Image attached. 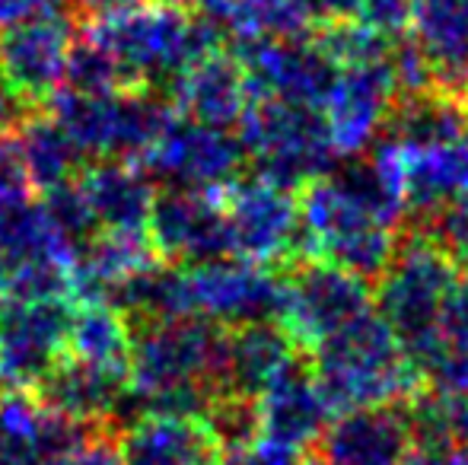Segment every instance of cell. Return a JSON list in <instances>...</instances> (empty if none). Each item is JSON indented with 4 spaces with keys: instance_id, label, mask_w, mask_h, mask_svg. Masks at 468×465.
<instances>
[{
    "instance_id": "f35d334b",
    "label": "cell",
    "mask_w": 468,
    "mask_h": 465,
    "mask_svg": "<svg viewBox=\"0 0 468 465\" xmlns=\"http://www.w3.org/2000/svg\"><path fill=\"white\" fill-rule=\"evenodd\" d=\"M315 16H325L328 23H341V19H357L364 10V0H313Z\"/></svg>"
},
{
    "instance_id": "6da1fadb",
    "label": "cell",
    "mask_w": 468,
    "mask_h": 465,
    "mask_svg": "<svg viewBox=\"0 0 468 465\" xmlns=\"http://www.w3.org/2000/svg\"><path fill=\"white\" fill-rule=\"evenodd\" d=\"M303 248L357 278H379L399 246L405 214L399 175L382 150L367 163L328 169L300 188Z\"/></svg>"
},
{
    "instance_id": "d6986e66",
    "label": "cell",
    "mask_w": 468,
    "mask_h": 465,
    "mask_svg": "<svg viewBox=\"0 0 468 465\" xmlns=\"http://www.w3.org/2000/svg\"><path fill=\"white\" fill-rule=\"evenodd\" d=\"M418 447L411 405H373L341 411L319 437L328 465H405Z\"/></svg>"
},
{
    "instance_id": "e0dca14e",
    "label": "cell",
    "mask_w": 468,
    "mask_h": 465,
    "mask_svg": "<svg viewBox=\"0 0 468 465\" xmlns=\"http://www.w3.org/2000/svg\"><path fill=\"white\" fill-rule=\"evenodd\" d=\"M379 150L399 175L405 211L414 214V224L468 195V131L427 141L388 137Z\"/></svg>"
},
{
    "instance_id": "b9f144b4",
    "label": "cell",
    "mask_w": 468,
    "mask_h": 465,
    "mask_svg": "<svg viewBox=\"0 0 468 465\" xmlns=\"http://www.w3.org/2000/svg\"><path fill=\"white\" fill-rule=\"evenodd\" d=\"M463 93H465V96H463V102H465V109H468V87L463 90Z\"/></svg>"
},
{
    "instance_id": "d6a6232c",
    "label": "cell",
    "mask_w": 468,
    "mask_h": 465,
    "mask_svg": "<svg viewBox=\"0 0 468 465\" xmlns=\"http://www.w3.org/2000/svg\"><path fill=\"white\" fill-rule=\"evenodd\" d=\"M32 195H36V185H32L16 134H0V207L23 205Z\"/></svg>"
},
{
    "instance_id": "7a4b0ae2",
    "label": "cell",
    "mask_w": 468,
    "mask_h": 465,
    "mask_svg": "<svg viewBox=\"0 0 468 465\" xmlns=\"http://www.w3.org/2000/svg\"><path fill=\"white\" fill-rule=\"evenodd\" d=\"M223 342L227 329L195 316L134 325L128 398L141 402L144 411H214Z\"/></svg>"
},
{
    "instance_id": "52a82bcc",
    "label": "cell",
    "mask_w": 468,
    "mask_h": 465,
    "mask_svg": "<svg viewBox=\"0 0 468 465\" xmlns=\"http://www.w3.org/2000/svg\"><path fill=\"white\" fill-rule=\"evenodd\" d=\"M456 284L459 268L437 242L418 230H408L405 239H399L392 259L379 274L373 306L405 344L408 357L431 335Z\"/></svg>"
},
{
    "instance_id": "ba28073f",
    "label": "cell",
    "mask_w": 468,
    "mask_h": 465,
    "mask_svg": "<svg viewBox=\"0 0 468 465\" xmlns=\"http://www.w3.org/2000/svg\"><path fill=\"white\" fill-rule=\"evenodd\" d=\"M283 278L265 265L223 259L176 265V310L179 316L207 319L220 329L278 319Z\"/></svg>"
},
{
    "instance_id": "ffe728a7",
    "label": "cell",
    "mask_w": 468,
    "mask_h": 465,
    "mask_svg": "<svg viewBox=\"0 0 468 465\" xmlns=\"http://www.w3.org/2000/svg\"><path fill=\"white\" fill-rule=\"evenodd\" d=\"M328 415L332 408L303 357L293 360L252 402L255 434L296 449V453L303 447L319 443V437L328 428Z\"/></svg>"
},
{
    "instance_id": "5bb4252c",
    "label": "cell",
    "mask_w": 468,
    "mask_h": 465,
    "mask_svg": "<svg viewBox=\"0 0 468 465\" xmlns=\"http://www.w3.org/2000/svg\"><path fill=\"white\" fill-rule=\"evenodd\" d=\"M401 93L405 87H401L399 48L388 61L338 68L332 90L319 109L335 153L357 156L360 150H367V143L388 124Z\"/></svg>"
},
{
    "instance_id": "2e32d148",
    "label": "cell",
    "mask_w": 468,
    "mask_h": 465,
    "mask_svg": "<svg viewBox=\"0 0 468 465\" xmlns=\"http://www.w3.org/2000/svg\"><path fill=\"white\" fill-rule=\"evenodd\" d=\"M147 239L166 265H197L229 252L227 214L220 192L166 185L156 192L147 220Z\"/></svg>"
},
{
    "instance_id": "83f0119b",
    "label": "cell",
    "mask_w": 468,
    "mask_h": 465,
    "mask_svg": "<svg viewBox=\"0 0 468 465\" xmlns=\"http://www.w3.org/2000/svg\"><path fill=\"white\" fill-rule=\"evenodd\" d=\"M411 364L431 389L468 392V280H459L431 335L411 351Z\"/></svg>"
},
{
    "instance_id": "4316f807",
    "label": "cell",
    "mask_w": 468,
    "mask_h": 465,
    "mask_svg": "<svg viewBox=\"0 0 468 465\" xmlns=\"http://www.w3.org/2000/svg\"><path fill=\"white\" fill-rule=\"evenodd\" d=\"M195 13L236 42L306 36L315 19L313 0H188Z\"/></svg>"
},
{
    "instance_id": "30bf717a",
    "label": "cell",
    "mask_w": 468,
    "mask_h": 465,
    "mask_svg": "<svg viewBox=\"0 0 468 465\" xmlns=\"http://www.w3.org/2000/svg\"><path fill=\"white\" fill-rule=\"evenodd\" d=\"M229 252L255 265H281L303 248L300 198L271 179H236L220 188Z\"/></svg>"
},
{
    "instance_id": "4fadbf2b",
    "label": "cell",
    "mask_w": 468,
    "mask_h": 465,
    "mask_svg": "<svg viewBox=\"0 0 468 465\" xmlns=\"http://www.w3.org/2000/svg\"><path fill=\"white\" fill-rule=\"evenodd\" d=\"M242 163H246V150L229 128L173 115L141 166L150 173V179H163L166 185L220 192L239 179Z\"/></svg>"
},
{
    "instance_id": "44dd1931",
    "label": "cell",
    "mask_w": 468,
    "mask_h": 465,
    "mask_svg": "<svg viewBox=\"0 0 468 465\" xmlns=\"http://www.w3.org/2000/svg\"><path fill=\"white\" fill-rule=\"evenodd\" d=\"M166 100L182 118L214 128H236L252 102V90L239 58L229 55L227 48H214L176 77L173 87L166 90Z\"/></svg>"
},
{
    "instance_id": "8992f818",
    "label": "cell",
    "mask_w": 468,
    "mask_h": 465,
    "mask_svg": "<svg viewBox=\"0 0 468 465\" xmlns=\"http://www.w3.org/2000/svg\"><path fill=\"white\" fill-rule=\"evenodd\" d=\"M236 128L246 160L255 163L261 179H271L293 192L325 175L338 156L319 109L296 102L252 96Z\"/></svg>"
},
{
    "instance_id": "cb8c5ba5",
    "label": "cell",
    "mask_w": 468,
    "mask_h": 465,
    "mask_svg": "<svg viewBox=\"0 0 468 465\" xmlns=\"http://www.w3.org/2000/svg\"><path fill=\"white\" fill-rule=\"evenodd\" d=\"M45 408L90 424V428H112L118 405L128 398V373L102 370L74 357H61L58 366L32 392Z\"/></svg>"
},
{
    "instance_id": "277c9868",
    "label": "cell",
    "mask_w": 468,
    "mask_h": 465,
    "mask_svg": "<svg viewBox=\"0 0 468 465\" xmlns=\"http://www.w3.org/2000/svg\"><path fill=\"white\" fill-rule=\"evenodd\" d=\"M87 32L118 58L137 90L154 93H166L188 64L220 48L214 26L179 0H141L131 10L90 23Z\"/></svg>"
},
{
    "instance_id": "603a6c76",
    "label": "cell",
    "mask_w": 468,
    "mask_h": 465,
    "mask_svg": "<svg viewBox=\"0 0 468 465\" xmlns=\"http://www.w3.org/2000/svg\"><path fill=\"white\" fill-rule=\"evenodd\" d=\"M77 188L93 214L96 230L147 233L156 188L141 163L93 160L77 175Z\"/></svg>"
},
{
    "instance_id": "9c48e42d",
    "label": "cell",
    "mask_w": 468,
    "mask_h": 465,
    "mask_svg": "<svg viewBox=\"0 0 468 465\" xmlns=\"http://www.w3.org/2000/svg\"><path fill=\"white\" fill-rule=\"evenodd\" d=\"M373 310V293L364 278L313 259L283 278L278 322L300 354H313L322 342Z\"/></svg>"
},
{
    "instance_id": "7c38bea8",
    "label": "cell",
    "mask_w": 468,
    "mask_h": 465,
    "mask_svg": "<svg viewBox=\"0 0 468 465\" xmlns=\"http://www.w3.org/2000/svg\"><path fill=\"white\" fill-rule=\"evenodd\" d=\"M74 10H55L0 32V74L29 112L51 106L64 87L68 55L77 36Z\"/></svg>"
},
{
    "instance_id": "f1b7e54d",
    "label": "cell",
    "mask_w": 468,
    "mask_h": 465,
    "mask_svg": "<svg viewBox=\"0 0 468 465\" xmlns=\"http://www.w3.org/2000/svg\"><path fill=\"white\" fill-rule=\"evenodd\" d=\"M16 141L26 156L36 192L68 185V182H74L87 169V156L77 150V143L70 141L68 131L55 122V115L48 109L26 118L16 128Z\"/></svg>"
},
{
    "instance_id": "7bdbcfd3",
    "label": "cell",
    "mask_w": 468,
    "mask_h": 465,
    "mask_svg": "<svg viewBox=\"0 0 468 465\" xmlns=\"http://www.w3.org/2000/svg\"><path fill=\"white\" fill-rule=\"evenodd\" d=\"M179 4H186V0H179Z\"/></svg>"
},
{
    "instance_id": "d4e9b609",
    "label": "cell",
    "mask_w": 468,
    "mask_h": 465,
    "mask_svg": "<svg viewBox=\"0 0 468 465\" xmlns=\"http://www.w3.org/2000/svg\"><path fill=\"white\" fill-rule=\"evenodd\" d=\"M411 29L431 87L463 93L468 87V0H414Z\"/></svg>"
},
{
    "instance_id": "836d02e7",
    "label": "cell",
    "mask_w": 468,
    "mask_h": 465,
    "mask_svg": "<svg viewBox=\"0 0 468 465\" xmlns=\"http://www.w3.org/2000/svg\"><path fill=\"white\" fill-rule=\"evenodd\" d=\"M217 465H300V460H296V449L255 434L249 440L229 443Z\"/></svg>"
},
{
    "instance_id": "1f68e13d",
    "label": "cell",
    "mask_w": 468,
    "mask_h": 465,
    "mask_svg": "<svg viewBox=\"0 0 468 465\" xmlns=\"http://www.w3.org/2000/svg\"><path fill=\"white\" fill-rule=\"evenodd\" d=\"M411 230L424 233L427 239L437 242V246L450 255L452 265L468 274V195L437 207V211L427 214L424 220H418Z\"/></svg>"
},
{
    "instance_id": "d590c367",
    "label": "cell",
    "mask_w": 468,
    "mask_h": 465,
    "mask_svg": "<svg viewBox=\"0 0 468 465\" xmlns=\"http://www.w3.org/2000/svg\"><path fill=\"white\" fill-rule=\"evenodd\" d=\"M61 0H0V32L61 10Z\"/></svg>"
},
{
    "instance_id": "ac0fdd59",
    "label": "cell",
    "mask_w": 468,
    "mask_h": 465,
    "mask_svg": "<svg viewBox=\"0 0 468 465\" xmlns=\"http://www.w3.org/2000/svg\"><path fill=\"white\" fill-rule=\"evenodd\" d=\"M124 465H217L227 449L210 415L195 411H144L115 428Z\"/></svg>"
},
{
    "instance_id": "8fae6325",
    "label": "cell",
    "mask_w": 468,
    "mask_h": 465,
    "mask_svg": "<svg viewBox=\"0 0 468 465\" xmlns=\"http://www.w3.org/2000/svg\"><path fill=\"white\" fill-rule=\"evenodd\" d=\"M70 300H0V392H32L68 357Z\"/></svg>"
},
{
    "instance_id": "74e56055",
    "label": "cell",
    "mask_w": 468,
    "mask_h": 465,
    "mask_svg": "<svg viewBox=\"0 0 468 465\" xmlns=\"http://www.w3.org/2000/svg\"><path fill=\"white\" fill-rule=\"evenodd\" d=\"M70 4H74L77 16H87L90 23H96V19H109L122 10H131L141 0H70Z\"/></svg>"
},
{
    "instance_id": "4dcf8cb0",
    "label": "cell",
    "mask_w": 468,
    "mask_h": 465,
    "mask_svg": "<svg viewBox=\"0 0 468 465\" xmlns=\"http://www.w3.org/2000/svg\"><path fill=\"white\" fill-rule=\"evenodd\" d=\"M418 443L440 449L468 447V392L427 389L411 402Z\"/></svg>"
},
{
    "instance_id": "60d3db41",
    "label": "cell",
    "mask_w": 468,
    "mask_h": 465,
    "mask_svg": "<svg viewBox=\"0 0 468 465\" xmlns=\"http://www.w3.org/2000/svg\"><path fill=\"white\" fill-rule=\"evenodd\" d=\"M300 465H328V462L322 460V456H309V460H303Z\"/></svg>"
},
{
    "instance_id": "9a60e30c",
    "label": "cell",
    "mask_w": 468,
    "mask_h": 465,
    "mask_svg": "<svg viewBox=\"0 0 468 465\" xmlns=\"http://www.w3.org/2000/svg\"><path fill=\"white\" fill-rule=\"evenodd\" d=\"M246 68L249 90L261 100L296 102V106L322 109L335 83V61L325 55L319 38L283 36L242 42L236 55Z\"/></svg>"
},
{
    "instance_id": "ab89813d",
    "label": "cell",
    "mask_w": 468,
    "mask_h": 465,
    "mask_svg": "<svg viewBox=\"0 0 468 465\" xmlns=\"http://www.w3.org/2000/svg\"><path fill=\"white\" fill-rule=\"evenodd\" d=\"M446 465H468V447L450 449V456H446Z\"/></svg>"
},
{
    "instance_id": "3957f363",
    "label": "cell",
    "mask_w": 468,
    "mask_h": 465,
    "mask_svg": "<svg viewBox=\"0 0 468 465\" xmlns=\"http://www.w3.org/2000/svg\"><path fill=\"white\" fill-rule=\"evenodd\" d=\"M306 364L332 411L405 402L420 383L405 344L376 310L306 354Z\"/></svg>"
},
{
    "instance_id": "7402d4cb",
    "label": "cell",
    "mask_w": 468,
    "mask_h": 465,
    "mask_svg": "<svg viewBox=\"0 0 468 465\" xmlns=\"http://www.w3.org/2000/svg\"><path fill=\"white\" fill-rule=\"evenodd\" d=\"M303 354L278 319L227 329L220 364V402L252 405Z\"/></svg>"
},
{
    "instance_id": "5b68a950",
    "label": "cell",
    "mask_w": 468,
    "mask_h": 465,
    "mask_svg": "<svg viewBox=\"0 0 468 465\" xmlns=\"http://www.w3.org/2000/svg\"><path fill=\"white\" fill-rule=\"evenodd\" d=\"M48 112L68 131L87 160H131L141 163L156 137L173 122V106L154 90L128 93H61L51 100Z\"/></svg>"
},
{
    "instance_id": "484cf974",
    "label": "cell",
    "mask_w": 468,
    "mask_h": 465,
    "mask_svg": "<svg viewBox=\"0 0 468 465\" xmlns=\"http://www.w3.org/2000/svg\"><path fill=\"white\" fill-rule=\"evenodd\" d=\"M134 351V322L109 297H80L70 303L68 357L102 370L128 373Z\"/></svg>"
},
{
    "instance_id": "8d00e7d4",
    "label": "cell",
    "mask_w": 468,
    "mask_h": 465,
    "mask_svg": "<svg viewBox=\"0 0 468 465\" xmlns=\"http://www.w3.org/2000/svg\"><path fill=\"white\" fill-rule=\"evenodd\" d=\"M32 112L16 100V96H13V90L6 87L4 74H0V134H16V128Z\"/></svg>"
},
{
    "instance_id": "f546056e",
    "label": "cell",
    "mask_w": 468,
    "mask_h": 465,
    "mask_svg": "<svg viewBox=\"0 0 468 465\" xmlns=\"http://www.w3.org/2000/svg\"><path fill=\"white\" fill-rule=\"evenodd\" d=\"M64 87H68L70 93H87V96L128 93V90H137L134 80L128 77V70L118 64V58L112 55L99 38L90 36L87 29L77 32L74 45H70Z\"/></svg>"
},
{
    "instance_id": "e575fe53",
    "label": "cell",
    "mask_w": 468,
    "mask_h": 465,
    "mask_svg": "<svg viewBox=\"0 0 468 465\" xmlns=\"http://www.w3.org/2000/svg\"><path fill=\"white\" fill-rule=\"evenodd\" d=\"M115 428H118V424H115ZM115 428L90 437L87 443L74 447L70 453L55 456L48 465H124L122 456H118V447H115Z\"/></svg>"
}]
</instances>
